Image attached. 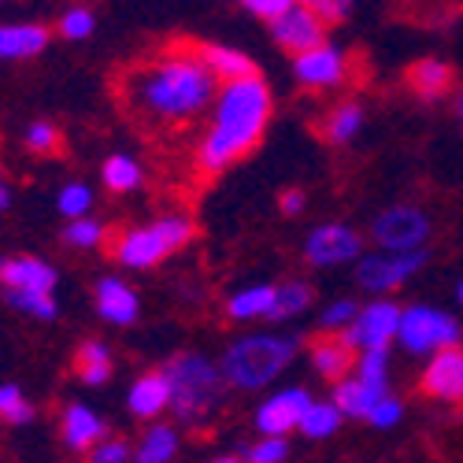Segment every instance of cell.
Here are the masks:
<instances>
[{
    "mask_svg": "<svg viewBox=\"0 0 463 463\" xmlns=\"http://www.w3.org/2000/svg\"><path fill=\"white\" fill-rule=\"evenodd\" d=\"M0 419L5 422H30L33 404L23 397L19 385H0Z\"/></svg>",
    "mask_w": 463,
    "mask_h": 463,
    "instance_id": "35",
    "label": "cell"
},
{
    "mask_svg": "<svg viewBox=\"0 0 463 463\" xmlns=\"http://www.w3.org/2000/svg\"><path fill=\"white\" fill-rule=\"evenodd\" d=\"M164 374L171 385V408L185 427H204V422L215 419L230 390L222 367H215L197 353H182L164 367Z\"/></svg>",
    "mask_w": 463,
    "mask_h": 463,
    "instance_id": "2",
    "label": "cell"
},
{
    "mask_svg": "<svg viewBox=\"0 0 463 463\" xmlns=\"http://www.w3.org/2000/svg\"><path fill=\"white\" fill-rule=\"evenodd\" d=\"M345 63H349V60H345V52L334 49V45H326V42H319V45H312V49H304V52L293 56L297 79L304 86H312V90L337 86L345 79Z\"/></svg>",
    "mask_w": 463,
    "mask_h": 463,
    "instance_id": "13",
    "label": "cell"
},
{
    "mask_svg": "<svg viewBox=\"0 0 463 463\" xmlns=\"http://www.w3.org/2000/svg\"><path fill=\"white\" fill-rule=\"evenodd\" d=\"M371 238H374L382 249H393V252L422 249V241L430 238V219L422 215L419 208H411V204H397V208L382 212V215L374 219Z\"/></svg>",
    "mask_w": 463,
    "mask_h": 463,
    "instance_id": "8",
    "label": "cell"
},
{
    "mask_svg": "<svg viewBox=\"0 0 463 463\" xmlns=\"http://www.w3.org/2000/svg\"><path fill=\"white\" fill-rule=\"evenodd\" d=\"M263 130L260 123H241V119H215L212 130L204 134L201 148H197V167L204 175H219L226 171L230 164L245 160L249 152L263 141Z\"/></svg>",
    "mask_w": 463,
    "mask_h": 463,
    "instance_id": "5",
    "label": "cell"
},
{
    "mask_svg": "<svg viewBox=\"0 0 463 463\" xmlns=\"http://www.w3.org/2000/svg\"><path fill=\"white\" fill-rule=\"evenodd\" d=\"M5 297H8V304L15 307V312H23V316H30V319H42V323L56 319V300H52V293H37V289H5Z\"/></svg>",
    "mask_w": 463,
    "mask_h": 463,
    "instance_id": "31",
    "label": "cell"
},
{
    "mask_svg": "<svg viewBox=\"0 0 463 463\" xmlns=\"http://www.w3.org/2000/svg\"><path fill=\"white\" fill-rule=\"evenodd\" d=\"M459 115H463V100H459Z\"/></svg>",
    "mask_w": 463,
    "mask_h": 463,
    "instance_id": "46",
    "label": "cell"
},
{
    "mask_svg": "<svg viewBox=\"0 0 463 463\" xmlns=\"http://www.w3.org/2000/svg\"><path fill=\"white\" fill-rule=\"evenodd\" d=\"M0 286L52 293L56 289V267L42 256H8V260H0Z\"/></svg>",
    "mask_w": 463,
    "mask_h": 463,
    "instance_id": "16",
    "label": "cell"
},
{
    "mask_svg": "<svg viewBox=\"0 0 463 463\" xmlns=\"http://www.w3.org/2000/svg\"><path fill=\"white\" fill-rule=\"evenodd\" d=\"M307 404H312V397H307L304 390H282L275 397H267L260 404V411H256L260 434H282L286 438L289 430H297V422H300Z\"/></svg>",
    "mask_w": 463,
    "mask_h": 463,
    "instance_id": "15",
    "label": "cell"
},
{
    "mask_svg": "<svg viewBox=\"0 0 463 463\" xmlns=\"http://www.w3.org/2000/svg\"><path fill=\"white\" fill-rule=\"evenodd\" d=\"M422 393L445 401V404H463V349L459 341L438 349L430 367L422 371Z\"/></svg>",
    "mask_w": 463,
    "mask_h": 463,
    "instance_id": "11",
    "label": "cell"
},
{
    "mask_svg": "<svg viewBox=\"0 0 463 463\" xmlns=\"http://www.w3.org/2000/svg\"><path fill=\"white\" fill-rule=\"evenodd\" d=\"M219 79L201 60L197 45H175L171 52L145 60L123 79V104L145 127H185L215 100Z\"/></svg>",
    "mask_w": 463,
    "mask_h": 463,
    "instance_id": "1",
    "label": "cell"
},
{
    "mask_svg": "<svg viewBox=\"0 0 463 463\" xmlns=\"http://www.w3.org/2000/svg\"><path fill=\"white\" fill-rule=\"evenodd\" d=\"M104 434H108V427H104V419H100L93 408H86V404H67L63 422H60V438H63V445H67L71 452H90Z\"/></svg>",
    "mask_w": 463,
    "mask_h": 463,
    "instance_id": "18",
    "label": "cell"
},
{
    "mask_svg": "<svg viewBox=\"0 0 463 463\" xmlns=\"http://www.w3.org/2000/svg\"><path fill=\"white\" fill-rule=\"evenodd\" d=\"M307 353H312V364L316 371L326 378V382H341L356 367V345L345 337L341 330H326L319 334L312 345H307Z\"/></svg>",
    "mask_w": 463,
    "mask_h": 463,
    "instance_id": "14",
    "label": "cell"
},
{
    "mask_svg": "<svg viewBox=\"0 0 463 463\" xmlns=\"http://www.w3.org/2000/svg\"><path fill=\"white\" fill-rule=\"evenodd\" d=\"M304 204H307V197H304L300 189H286V193H282V212H286V215H300Z\"/></svg>",
    "mask_w": 463,
    "mask_h": 463,
    "instance_id": "43",
    "label": "cell"
},
{
    "mask_svg": "<svg viewBox=\"0 0 463 463\" xmlns=\"http://www.w3.org/2000/svg\"><path fill=\"white\" fill-rule=\"evenodd\" d=\"M74 374L82 385H104L111 378V349L104 341H82L74 349Z\"/></svg>",
    "mask_w": 463,
    "mask_h": 463,
    "instance_id": "23",
    "label": "cell"
},
{
    "mask_svg": "<svg viewBox=\"0 0 463 463\" xmlns=\"http://www.w3.org/2000/svg\"><path fill=\"white\" fill-rule=\"evenodd\" d=\"M93 26H97V19H93V12L90 8H71L63 19H60V37H67V42H82V37H90L93 33Z\"/></svg>",
    "mask_w": 463,
    "mask_h": 463,
    "instance_id": "36",
    "label": "cell"
},
{
    "mask_svg": "<svg viewBox=\"0 0 463 463\" xmlns=\"http://www.w3.org/2000/svg\"><path fill=\"white\" fill-rule=\"evenodd\" d=\"M197 52H201V60L215 71V79H219V82H226V79H241V74H252V71H256V63H252L245 52L230 49V45H197Z\"/></svg>",
    "mask_w": 463,
    "mask_h": 463,
    "instance_id": "25",
    "label": "cell"
},
{
    "mask_svg": "<svg viewBox=\"0 0 463 463\" xmlns=\"http://www.w3.org/2000/svg\"><path fill=\"white\" fill-rule=\"evenodd\" d=\"M356 319V304L353 300H337L323 312V330H345Z\"/></svg>",
    "mask_w": 463,
    "mask_h": 463,
    "instance_id": "42",
    "label": "cell"
},
{
    "mask_svg": "<svg viewBox=\"0 0 463 463\" xmlns=\"http://www.w3.org/2000/svg\"><path fill=\"white\" fill-rule=\"evenodd\" d=\"M452 79H456L452 67L441 63V60H419V63H411L408 74H404L408 90H411L415 97H422V100H438V97H445L449 86H452Z\"/></svg>",
    "mask_w": 463,
    "mask_h": 463,
    "instance_id": "21",
    "label": "cell"
},
{
    "mask_svg": "<svg viewBox=\"0 0 463 463\" xmlns=\"http://www.w3.org/2000/svg\"><path fill=\"white\" fill-rule=\"evenodd\" d=\"M297 356V341L293 337H279V334H252L234 341L222 353V378L226 385H238V390H260V385L275 382Z\"/></svg>",
    "mask_w": 463,
    "mask_h": 463,
    "instance_id": "3",
    "label": "cell"
},
{
    "mask_svg": "<svg viewBox=\"0 0 463 463\" xmlns=\"http://www.w3.org/2000/svg\"><path fill=\"white\" fill-rule=\"evenodd\" d=\"M52 30L42 23H0V60H33L49 49Z\"/></svg>",
    "mask_w": 463,
    "mask_h": 463,
    "instance_id": "17",
    "label": "cell"
},
{
    "mask_svg": "<svg viewBox=\"0 0 463 463\" xmlns=\"http://www.w3.org/2000/svg\"><path fill=\"white\" fill-rule=\"evenodd\" d=\"M127 408L137 415V419H156L160 411L171 408V385H167V374L164 371H148L141 374L130 393H127Z\"/></svg>",
    "mask_w": 463,
    "mask_h": 463,
    "instance_id": "20",
    "label": "cell"
},
{
    "mask_svg": "<svg viewBox=\"0 0 463 463\" xmlns=\"http://www.w3.org/2000/svg\"><path fill=\"white\" fill-rule=\"evenodd\" d=\"M245 459H252V463H279V459H286L289 456V445H286V438L282 434H263V441H256L252 449H245L241 452Z\"/></svg>",
    "mask_w": 463,
    "mask_h": 463,
    "instance_id": "37",
    "label": "cell"
},
{
    "mask_svg": "<svg viewBox=\"0 0 463 463\" xmlns=\"http://www.w3.org/2000/svg\"><path fill=\"white\" fill-rule=\"evenodd\" d=\"M459 300H463V286H459Z\"/></svg>",
    "mask_w": 463,
    "mask_h": 463,
    "instance_id": "45",
    "label": "cell"
},
{
    "mask_svg": "<svg viewBox=\"0 0 463 463\" xmlns=\"http://www.w3.org/2000/svg\"><path fill=\"white\" fill-rule=\"evenodd\" d=\"M8 208H12V189L5 178H0V212H8Z\"/></svg>",
    "mask_w": 463,
    "mask_h": 463,
    "instance_id": "44",
    "label": "cell"
},
{
    "mask_svg": "<svg viewBox=\"0 0 463 463\" xmlns=\"http://www.w3.org/2000/svg\"><path fill=\"white\" fill-rule=\"evenodd\" d=\"M134 456L141 463H167V459H175L178 456V430L175 427H164V422H152Z\"/></svg>",
    "mask_w": 463,
    "mask_h": 463,
    "instance_id": "26",
    "label": "cell"
},
{
    "mask_svg": "<svg viewBox=\"0 0 463 463\" xmlns=\"http://www.w3.org/2000/svg\"><path fill=\"white\" fill-rule=\"evenodd\" d=\"M100 178H104V185L111 193H130V189L141 185V164L134 156H123V152H119V156H108L104 160Z\"/></svg>",
    "mask_w": 463,
    "mask_h": 463,
    "instance_id": "30",
    "label": "cell"
},
{
    "mask_svg": "<svg viewBox=\"0 0 463 463\" xmlns=\"http://www.w3.org/2000/svg\"><path fill=\"white\" fill-rule=\"evenodd\" d=\"M193 238H197V222L189 215H167L148 226L123 230L119 241L108 245V252L115 263L134 267V271H148V267H160L167 256L182 252Z\"/></svg>",
    "mask_w": 463,
    "mask_h": 463,
    "instance_id": "4",
    "label": "cell"
},
{
    "mask_svg": "<svg viewBox=\"0 0 463 463\" xmlns=\"http://www.w3.org/2000/svg\"><path fill=\"white\" fill-rule=\"evenodd\" d=\"M300 5H307L323 23H341L353 12V0H300Z\"/></svg>",
    "mask_w": 463,
    "mask_h": 463,
    "instance_id": "39",
    "label": "cell"
},
{
    "mask_svg": "<svg viewBox=\"0 0 463 463\" xmlns=\"http://www.w3.org/2000/svg\"><path fill=\"white\" fill-rule=\"evenodd\" d=\"M323 30H326V23L312 8H307V5H293L289 12H282L279 19H271V37L279 42V49H286L289 56L319 45L323 42Z\"/></svg>",
    "mask_w": 463,
    "mask_h": 463,
    "instance_id": "12",
    "label": "cell"
},
{
    "mask_svg": "<svg viewBox=\"0 0 463 463\" xmlns=\"http://www.w3.org/2000/svg\"><path fill=\"white\" fill-rule=\"evenodd\" d=\"M275 304V286H249L241 293H234L226 300V316L238 319V323H249V319H267Z\"/></svg>",
    "mask_w": 463,
    "mask_h": 463,
    "instance_id": "24",
    "label": "cell"
},
{
    "mask_svg": "<svg viewBox=\"0 0 463 463\" xmlns=\"http://www.w3.org/2000/svg\"><path fill=\"white\" fill-rule=\"evenodd\" d=\"M134 452H130V445L123 441V438H100L93 449H90V459H97V463H123V459H130Z\"/></svg>",
    "mask_w": 463,
    "mask_h": 463,
    "instance_id": "38",
    "label": "cell"
},
{
    "mask_svg": "<svg viewBox=\"0 0 463 463\" xmlns=\"http://www.w3.org/2000/svg\"><path fill=\"white\" fill-rule=\"evenodd\" d=\"M364 249V238L356 234L353 226H341V222H326L316 226L304 241V260L312 267H337L345 260H356Z\"/></svg>",
    "mask_w": 463,
    "mask_h": 463,
    "instance_id": "10",
    "label": "cell"
},
{
    "mask_svg": "<svg viewBox=\"0 0 463 463\" xmlns=\"http://www.w3.org/2000/svg\"><path fill=\"white\" fill-rule=\"evenodd\" d=\"M401 326V307L390 300H374L367 307H360L356 319L345 326V337H349L356 349H390V341L397 337Z\"/></svg>",
    "mask_w": 463,
    "mask_h": 463,
    "instance_id": "9",
    "label": "cell"
},
{
    "mask_svg": "<svg viewBox=\"0 0 463 463\" xmlns=\"http://www.w3.org/2000/svg\"><path fill=\"white\" fill-rule=\"evenodd\" d=\"M401 411H404V408H401V401H393V397H382V401H378V404L367 411V419L374 422L378 430H385V427H397V422H401Z\"/></svg>",
    "mask_w": 463,
    "mask_h": 463,
    "instance_id": "40",
    "label": "cell"
},
{
    "mask_svg": "<svg viewBox=\"0 0 463 463\" xmlns=\"http://www.w3.org/2000/svg\"><path fill=\"white\" fill-rule=\"evenodd\" d=\"M364 127V108L356 100H345L337 104L330 115H326V123H323V137L334 141V145H345V141H353Z\"/></svg>",
    "mask_w": 463,
    "mask_h": 463,
    "instance_id": "27",
    "label": "cell"
},
{
    "mask_svg": "<svg viewBox=\"0 0 463 463\" xmlns=\"http://www.w3.org/2000/svg\"><path fill=\"white\" fill-rule=\"evenodd\" d=\"M297 5V0H241V8L245 12H252L256 19H263V23H271V19H279L282 12H289Z\"/></svg>",
    "mask_w": 463,
    "mask_h": 463,
    "instance_id": "41",
    "label": "cell"
},
{
    "mask_svg": "<svg viewBox=\"0 0 463 463\" xmlns=\"http://www.w3.org/2000/svg\"><path fill=\"white\" fill-rule=\"evenodd\" d=\"M56 208H60L67 219H74V215H90V208H93V189L82 185V182L63 185V189H60V197H56Z\"/></svg>",
    "mask_w": 463,
    "mask_h": 463,
    "instance_id": "34",
    "label": "cell"
},
{
    "mask_svg": "<svg viewBox=\"0 0 463 463\" xmlns=\"http://www.w3.org/2000/svg\"><path fill=\"white\" fill-rule=\"evenodd\" d=\"M312 286L307 282H286V286H275V304L267 312V323H282V319H293L300 316L307 304H312Z\"/></svg>",
    "mask_w": 463,
    "mask_h": 463,
    "instance_id": "29",
    "label": "cell"
},
{
    "mask_svg": "<svg viewBox=\"0 0 463 463\" xmlns=\"http://www.w3.org/2000/svg\"><path fill=\"white\" fill-rule=\"evenodd\" d=\"M23 141H26V148L30 152H37V156H56V152H63V134H60V127H52V123H30L26 127V134H23Z\"/></svg>",
    "mask_w": 463,
    "mask_h": 463,
    "instance_id": "33",
    "label": "cell"
},
{
    "mask_svg": "<svg viewBox=\"0 0 463 463\" xmlns=\"http://www.w3.org/2000/svg\"><path fill=\"white\" fill-rule=\"evenodd\" d=\"M422 263H427V252L422 249H404V252L382 249L378 256H364L360 260L356 279H360V286L367 293H390V289L404 286Z\"/></svg>",
    "mask_w": 463,
    "mask_h": 463,
    "instance_id": "7",
    "label": "cell"
},
{
    "mask_svg": "<svg viewBox=\"0 0 463 463\" xmlns=\"http://www.w3.org/2000/svg\"><path fill=\"white\" fill-rule=\"evenodd\" d=\"M341 419H345V411L337 404H307L304 415H300V422H297V430L304 438H312V441H323V438L337 434Z\"/></svg>",
    "mask_w": 463,
    "mask_h": 463,
    "instance_id": "28",
    "label": "cell"
},
{
    "mask_svg": "<svg viewBox=\"0 0 463 463\" xmlns=\"http://www.w3.org/2000/svg\"><path fill=\"white\" fill-rule=\"evenodd\" d=\"M63 241L71 249H97V245H104V226L97 219H90V215H74L63 226Z\"/></svg>",
    "mask_w": 463,
    "mask_h": 463,
    "instance_id": "32",
    "label": "cell"
},
{
    "mask_svg": "<svg viewBox=\"0 0 463 463\" xmlns=\"http://www.w3.org/2000/svg\"><path fill=\"white\" fill-rule=\"evenodd\" d=\"M97 312L108 319V323H115V326H130V323H137V293L123 282V279H100L97 282Z\"/></svg>",
    "mask_w": 463,
    "mask_h": 463,
    "instance_id": "19",
    "label": "cell"
},
{
    "mask_svg": "<svg viewBox=\"0 0 463 463\" xmlns=\"http://www.w3.org/2000/svg\"><path fill=\"white\" fill-rule=\"evenodd\" d=\"M385 397L382 385H367L364 378H349L345 374L337 382V393H334V404L345 411V415H356V419H367V411Z\"/></svg>",
    "mask_w": 463,
    "mask_h": 463,
    "instance_id": "22",
    "label": "cell"
},
{
    "mask_svg": "<svg viewBox=\"0 0 463 463\" xmlns=\"http://www.w3.org/2000/svg\"><path fill=\"white\" fill-rule=\"evenodd\" d=\"M397 337L408 353L422 356V353H438L445 349V345H456L459 341V323L445 312H438V307H408V312H401V326H397Z\"/></svg>",
    "mask_w": 463,
    "mask_h": 463,
    "instance_id": "6",
    "label": "cell"
}]
</instances>
